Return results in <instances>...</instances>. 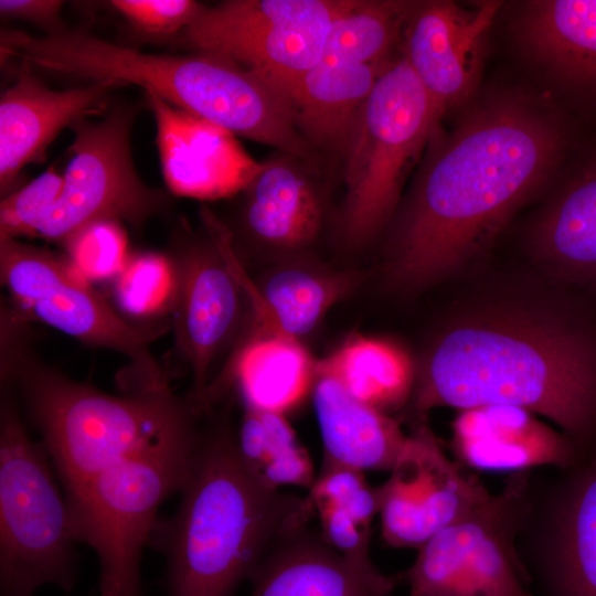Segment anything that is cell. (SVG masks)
Returning a JSON list of instances; mask_svg holds the SVG:
<instances>
[{
	"label": "cell",
	"instance_id": "obj_1",
	"mask_svg": "<svg viewBox=\"0 0 596 596\" xmlns=\"http://www.w3.org/2000/svg\"><path fill=\"white\" fill-rule=\"evenodd\" d=\"M564 129L520 94L483 100L430 157L385 258L392 288L414 291L467 267L560 161Z\"/></svg>",
	"mask_w": 596,
	"mask_h": 596
},
{
	"label": "cell",
	"instance_id": "obj_2",
	"mask_svg": "<svg viewBox=\"0 0 596 596\" xmlns=\"http://www.w3.org/2000/svg\"><path fill=\"white\" fill-rule=\"evenodd\" d=\"M412 393L418 412L509 405L587 436L596 427V319L563 298L472 305L425 350Z\"/></svg>",
	"mask_w": 596,
	"mask_h": 596
},
{
	"label": "cell",
	"instance_id": "obj_3",
	"mask_svg": "<svg viewBox=\"0 0 596 596\" xmlns=\"http://www.w3.org/2000/svg\"><path fill=\"white\" fill-rule=\"evenodd\" d=\"M179 493L149 541L164 558L166 596H232L313 514L307 498L269 489L248 471L224 423L200 430Z\"/></svg>",
	"mask_w": 596,
	"mask_h": 596
},
{
	"label": "cell",
	"instance_id": "obj_4",
	"mask_svg": "<svg viewBox=\"0 0 596 596\" xmlns=\"http://www.w3.org/2000/svg\"><path fill=\"white\" fill-rule=\"evenodd\" d=\"M29 334L2 338L0 379L39 432L65 493L129 457L198 435V413L169 382L108 394L41 361Z\"/></svg>",
	"mask_w": 596,
	"mask_h": 596
},
{
	"label": "cell",
	"instance_id": "obj_5",
	"mask_svg": "<svg viewBox=\"0 0 596 596\" xmlns=\"http://www.w3.org/2000/svg\"><path fill=\"white\" fill-rule=\"evenodd\" d=\"M0 55L1 62L14 60L50 72L141 86L234 135L275 148L291 132L283 97L257 75L220 55L143 53L67 29L43 36L2 30Z\"/></svg>",
	"mask_w": 596,
	"mask_h": 596
},
{
	"label": "cell",
	"instance_id": "obj_6",
	"mask_svg": "<svg viewBox=\"0 0 596 596\" xmlns=\"http://www.w3.org/2000/svg\"><path fill=\"white\" fill-rule=\"evenodd\" d=\"M70 507L50 455L31 438L13 387L0 395V596L70 593L77 577Z\"/></svg>",
	"mask_w": 596,
	"mask_h": 596
},
{
	"label": "cell",
	"instance_id": "obj_7",
	"mask_svg": "<svg viewBox=\"0 0 596 596\" xmlns=\"http://www.w3.org/2000/svg\"><path fill=\"white\" fill-rule=\"evenodd\" d=\"M443 115L403 55L376 79L345 150L342 231L373 238L392 217L412 163Z\"/></svg>",
	"mask_w": 596,
	"mask_h": 596
},
{
	"label": "cell",
	"instance_id": "obj_8",
	"mask_svg": "<svg viewBox=\"0 0 596 596\" xmlns=\"http://www.w3.org/2000/svg\"><path fill=\"white\" fill-rule=\"evenodd\" d=\"M198 436L129 457L65 493L77 542L97 555L99 596H141L142 550L160 505L179 492Z\"/></svg>",
	"mask_w": 596,
	"mask_h": 596
},
{
	"label": "cell",
	"instance_id": "obj_9",
	"mask_svg": "<svg viewBox=\"0 0 596 596\" xmlns=\"http://www.w3.org/2000/svg\"><path fill=\"white\" fill-rule=\"evenodd\" d=\"M0 276L10 306L29 322L126 355L130 369L120 377L123 384L167 377L149 344L167 331L168 322L142 326L126 320L66 257L20 240H0Z\"/></svg>",
	"mask_w": 596,
	"mask_h": 596
},
{
	"label": "cell",
	"instance_id": "obj_10",
	"mask_svg": "<svg viewBox=\"0 0 596 596\" xmlns=\"http://www.w3.org/2000/svg\"><path fill=\"white\" fill-rule=\"evenodd\" d=\"M352 1H224L205 7L183 31L184 40L200 53L226 57L254 73L287 102L320 60L333 21Z\"/></svg>",
	"mask_w": 596,
	"mask_h": 596
},
{
	"label": "cell",
	"instance_id": "obj_11",
	"mask_svg": "<svg viewBox=\"0 0 596 596\" xmlns=\"http://www.w3.org/2000/svg\"><path fill=\"white\" fill-rule=\"evenodd\" d=\"M134 111L119 106L102 120L82 118L71 128V159L60 199L38 236L63 244L84 226L103 220L137 228L164 207V195L138 177L130 152Z\"/></svg>",
	"mask_w": 596,
	"mask_h": 596
},
{
	"label": "cell",
	"instance_id": "obj_12",
	"mask_svg": "<svg viewBox=\"0 0 596 596\" xmlns=\"http://www.w3.org/2000/svg\"><path fill=\"white\" fill-rule=\"evenodd\" d=\"M523 485L512 480L423 544L404 574L409 596H535L513 545Z\"/></svg>",
	"mask_w": 596,
	"mask_h": 596
},
{
	"label": "cell",
	"instance_id": "obj_13",
	"mask_svg": "<svg viewBox=\"0 0 596 596\" xmlns=\"http://www.w3.org/2000/svg\"><path fill=\"white\" fill-rule=\"evenodd\" d=\"M203 220L213 245L185 246L171 256L178 269L171 327L177 351L192 375L188 398L199 415L205 412L212 365L235 332L245 297L230 234L207 211Z\"/></svg>",
	"mask_w": 596,
	"mask_h": 596
},
{
	"label": "cell",
	"instance_id": "obj_14",
	"mask_svg": "<svg viewBox=\"0 0 596 596\" xmlns=\"http://www.w3.org/2000/svg\"><path fill=\"white\" fill-rule=\"evenodd\" d=\"M375 489L383 539L395 547L419 549L492 496L446 456L423 424L407 435L390 478Z\"/></svg>",
	"mask_w": 596,
	"mask_h": 596
},
{
	"label": "cell",
	"instance_id": "obj_15",
	"mask_svg": "<svg viewBox=\"0 0 596 596\" xmlns=\"http://www.w3.org/2000/svg\"><path fill=\"white\" fill-rule=\"evenodd\" d=\"M500 7V1H487L467 9L436 0L417 2L413 10L403 33V57L441 115L475 92Z\"/></svg>",
	"mask_w": 596,
	"mask_h": 596
},
{
	"label": "cell",
	"instance_id": "obj_16",
	"mask_svg": "<svg viewBox=\"0 0 596 596\" xmlns=\"http://www.w3.org/2000/svg\"><path fill=\"white\" fill-rule=\"evenodd\" d=\"M153 114L161 170L169 190L219 200L246 190L259 171L230 130L147 93Z\"/></svg>",
	"mask_w": 596,
	"mask_h": 596
},
{
	"label": "cell",
	"instance_id": "obj_17",
	"mask_svg": "<svg viewBox=\"0 0 596 596\" xmlns=\"http://www.w3.org/2000/svg\"><path fill=\"white\" fill-rule=\"evenodd\" d=\"M15 81L0 98V190L14 191L20 171L41 162L49 145L65 127L96 113L109 93L121 86L94 81L87 86L55 91L46 87L20 62Z\"/></svg>",
	"mask_w": 596,
	"mask_h": 596
},
{
	"label": "cell",
	"instance_id": "obj_18",
	"mask_svg": "<svg viewBox=\"0 0 596 596\" xmlns=\"http://www.w3.org/2000/svg\"><path fill=\"white\" fill-rule=\"evenodd\" d=\"M249 579L251 596H391L401 576L300 531L269 552Z\"/></svg>",
	"mask_w": 596,
	"mask_h": 596
},
{
	"label": "cell",
	"instance_id": "obj_19",
	"mask_svg": "<svg viewBox=\"0 0 596 596\" xmlns=\"http://www.w3.org/2000/svg\"><path fill=\"white\" fill-rule=\"evenodd\" d=\"M454 446L468 466L488 471L566 466L574 458L566 437L539 422L535 414L509 405L461 411L454 422Z\"/></svg>",
	"mask_w": 596,
	"mask_h": 596
},
{
	"label": "cell",
	"instance_id": "obj_20",
	"mask_svg": "<svg viewBox=\"0 0 596 596\" xmlns=\"http://www.w3.org/2000/svg\"><path fill=\"white\" fill-rule=\"evenodd\" d=\"M531 248L563 284L596 291V156L542 211L532 231Z\"/></svg>",
	"mask_w": 596,
	"mask_h": 596
},
{
	"label": "cell",
	"instance_id": "obj_21",
	"mask_svg": "<svg viewBox=\"0 0 596 596\" xmlns=\"http://www.w3.org/2000/svg\"><path fill=\"white\" fill-rule=\"evenodd\" d=\"M389 64H363L321 56L287 97L301 135L321 146L345 152L366 99Z\"/></svg>",
	"mask_w": 596,
	"mask_h": 596
},
{
	"label": "cell",
	"instance_id": "obj_22",
	"mask_svg": "<svg viewBox=\"0 0 596 596\" xmlns=\"http://www.w3.org/2000/svg\"><path fill=\"white\" fill-rule=\"evenodd\" d=\"M312 397L324 459L361 471L392 470L407 438L395 421L328 376H317Z\"/></svg>",
	"mask_w": 596,
	"mask_h": 596
},
{
	"label": "cell",
	"instance_id": "obj_23",
	"mask_svg": "<svg viewBox=\"0 0 596 596\" xmlns=\"http://www.w3.org/2000/svg\"><path fill=\"white\" fill-rule=\"evenodd\" d=\"M522 46L549 72L596 94V0H542L518 20Z\"/></svg>",
	"mask_w": 596,
	"mask_h": 596
},
{
	"label": "cell",
	"instance_id": "obj_24",
	"mask_svg": "<svg viewBox=\"0 0 596 596\" xmlns=\"http://www.w3.org/2000/svg\"><path fill=\"white\" fill-rule=\"evenodd\" d=\"M236 273L253 307L258 331L296 340L309 333L356 283L352 273L302 266L279 268L267 275L262 285L253 284L242 265Z\"/></svg>",
	"mask_w": 596,
	"mask_h": 596
},
{
	"label": "cell",
	"instance_id": "obj_25",
	"mask_svg": "<svg viewBox=\"0 0 596 596\" xmlns=\"http://www.w3.org/2000/svg\"><path fill=\"white\" fill-rule=\"evenodd\" d=\"M316 364L299 340L258 331L237 352L228 379L246 406L284 414L313 387Z\"/></svg>",
	"mask_w": 596,
	"mask_h": 596
},
{
	"label": "cell",
	"instance_id": "obj_26",
	"mask_svg": "<svg viewBox=\"0 0 596 596\" xmlns=\"http://www.w3.org/2000/svg\"><path fill=\"white\" fill-rule=\"evenodd\" d=\"M245 211L249 231L263 242L295 248L313 240L321 207L308 180L284 161L262 163L247 187Z\"/></svg>",
	"mask_w": 596,
	"mask_h": 596
},
{
	"label": "cell",
	"instance_id": "obj_27",
	"mask_svg": "<svg viewBox=\"0 0 596 596\" xmlns=\"http://www.w3.org/2000/svg\"><path fill=\"white\" fill-rule=\"evenodd\" d=\"M307 499L327 544L348 557L370 561L371 525L379 500L361 470L324 459Z\"/></svg>",
	"mask_w": 596,
	"mask_h": 596
},
{
	"label": "cell",
	"instance_id": "obj_28",
	"mask_svg": "<svg viewBox=\"0 0 596 596\" xmlns=\"http://www.w3.org/2000/svg\"><path fill=\"white\" fill-rule=\"evenodd\" d=\"M316 374L336 380L354 398L383 412L412 393L415 368L396 345L356 336L318 361Z\"/></svg>",
	"mask_w": 596,
	"mask_h": 596
},
{
	"label": "cell",
	"instance_id": "obj_29",
	"mask_svg": "<svg viewBox=\"0 0 596 596\" xmlns=\"http://www.w3.org/2000/svg\"><path fill=\"white\" fill-rule=\"evenodd\" d=\"M236 445L248 471L265 487H311L316 480L306 448L284 414L245 407Z\"/></svg>",
	"mask_w": 596,
	"mask_h": 596
},
{
	"label": "cell",
	"instance_id": "obj_30",
	"mask_svg": "<svg viewBox=\"0 0 596 596\" xmlns=\"http://www.w3.org/2000/svg\"><path fill=\"white\" fill-rule=\"evenodd\" d=\"M417 2L353 0L332 23L323 57L384 65L391 50L403 36Z\"/></svg>",
	"mask_w": 596,
	"mask_h": 596
},
{
	"label": "cell",
	"instance_id": "obj_31",
	"mask_svg": "<svg viewBox=\"0 0 596 596\" xmlns=\"http://www.w3.org/2000/svg\"><path fill=\"white\" fill-rule=\"evenodd\" d=\"M552 588L553 596H596V460L565 509Z\"/></svg>",
	"mask_w": 596,
	"mask_h": 596
},
{
	"label": "cell",
	"instance_id": "obj_32",
	"mask_svg": "<svg viewBox=\"0 0 596 596\" xmlns=\"http://www.w3.org/2000/svg\"><path fill=\"white\" fill-rule=\"evenodd\" d=\"M114 299L121 316L136 324L167 322L178 292V269L171 256L143 252L129 257L115 278Z\"/></svg>",
	"mask_w": 596,
	"mask_h": 596
},
{
	"label": "cell",
	"instance_id": "obj_33",
	"mask_svg": "<svg viewBox=\"0 0 596 596\" xmlns=\"http://www.w3.org/2000/svg\"><path fill=\"white\" fill-rule=\"evenodd\" d=\"M62 245L70 264L89 283L115 279L130 257L127 233L120 222L111 220L84 226Z\"/></svg>",
	"mask_w": 596,
	"mask_h": 596
},
{
	"label": "cell",
	"instance_id": "obj_34",
	"mask_svg": "<svg viewBox=\"0 0 596 596\" xmlns=\"http://www.w3.org/2000/svg\"><path fill=\"white\" fill-rule=\"evenodd\" d=\"M63 174L50 168L42 174L1 198L0 240L36 237L38 231L61 196Z\"/></svg>",
	"mask_w": 596,
	"mask_h": 596
},
{
	"label": "cell",
	"instance_id": "obj_35",
	"mask_svg": "<svg viewBox=\"0 0 596 596\" xmlns=\"http://www.w3.org/2000/svg\"><path fill=\"white\" fill-rule=\"evenodd\" d=\"M109 4L137 30L157 36L184 31L205 9L193 0H111Z\"/></svg>",
	"mask_w": 596,
	"mask_h": 596
},
{
	"label": "cell",
	"instance_id": "obj_36",
	"mask_svg": "<svg viewBox=\"0 0 596 596\" xmlns=\"http://www.w3.org/2000/svg\"><path fill=\"white\" fill-rule=\"evenodd\" d=\"M63 4L60 0H1L0 14L35 23L51 34L66 29L61 19Z\"/></svg>",
	"mask_w": 596,
	"mask_h": 596
}]
</instances>
